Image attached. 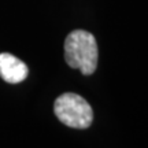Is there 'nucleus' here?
Returning a JSON list of instances; mask_svg holds the SVG:
<instances>
[{"label": "nucleus", "instance_id": "nucleus-1", "mask_svg": "<svg viewBox=\"0 0 148 148\" xmlns=\"http://www.w3.org/2000/svg\"><path fill=\"white\" fill-rule=\"evenodd\" d=\"M97 42L86 30H73L64 40V59L71 69H78L84 75H90L97 67Z\"/></svg>", "mask_w": 148, "mask_h": 148}, {"label": "nucleus", "instance_id": "nucleus-2", "mask_svg": "<svg viewBox=\"0 0 148 148\" xmlns=\"http://www.w3.org/2000/svg\"><path fill=\"white\" fill-rule=\"evenodd\" d=\"M53 111L59 121L73 129H86L93 121V111L88 101L77 93H63L53 103Z\"/></svg>", "mask_w": 148, "mask_h": 148}, {"label": "nucleus", "instance_id": "nucleus-3", "mask_svg": "<svg viewBox=\"0 0 148 148\" xmlns=\"http://www.w3.org/2000/svg\"><path fill=\"white\" fill-rule=\"evenodd\" d=\"M27 66L11 53H0V77L8 84L22 82L27 77Z\"/></svg>", "mask_w": 148, "mask_h": 148}]
</instances>
